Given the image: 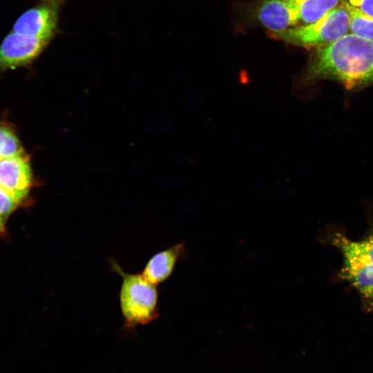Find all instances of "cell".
Segmentation results:
<instances>
[{
  "mask_svg": "<svg viewBox=\"0 0 373 373\" xmlns=\"http://www.w3.org/2000/svg\"><path fill=\"white\" fill-rule=\"evenodd\" d=\"M322 79L347 89L373 84V41L348 32L330 45L313 49L300 79L307 86Z\"/></svg>",
  "mask_w": 373,
  "mask_h": 373,
  "instance_id": "6da1fadb",
  "label": "cell"
},
{
  "mask_svg": "<svg viewBox=\"0 0 373 373\" xmlns=\"http://www.w3.org/2000/svg\"><path fill=\"white\" fill-rule=\"evenodd\" d=\"M111 266L122 278L119 305L125 326L134 327L156 319L159 316L156 285L146 280L142 273L124 272L114 260H111Z\"/></svg>",
  "mask_w": 373,
  "mask_h": 373,
  "instance_id": "7a4b0ae2",
  "label": "cell"
},
{
  "mask_svg": "<svg viewBox=\"0 0 373 373\" xmlns=\"http://www.w3.org/2000/svg\"><path fill=\"white\" fill-rule=\"evenodd\" d=\"M349 30L350 14L343 3L312 23L271 35L286 44L313 50L330 45Z\"/></svg>",
  "mask_w": 373,
  "mask_h": 373,
  "instance_id": "3957f363",
  "label": "cell"
},
{
  "mask_svg": "<svg viewBox=\"0 0 373 373\" xmlns=\"http://www.w3.org/2000/svg\"><path fill=\"white\" fill-rule=\"evenodd\" d=\"M64 0H39L21 14L11 30L51 42L59 34V16Z\"/></svg>",
  "mask_w": 373,
  "mask_h": 373,
  "instance_id": "277c9868",
  "label": "cell"
},
{
  "mask_svg": "<svg viewBox=\"0 0 373 373\" xmlns=\"http://www.w3.org/2000/svg\"><path fill=\"white\" fill-rule=\"evenodd\" d=\"M50 44L47 41L10 30L0 44V71L30 65Z\"/></svg>",
  "mask_w": 373,
  "mask_h": 373,
  "instance_id": "5b68a950",
  "label": "cell"
},
{
  "mask_svg": "<svg viewBox=\"0 0 373 373\" xmlns=\"http://www.w3.org/2000/svg\"><path fill=\"white\" fill-rule=\"evenodd\" d=\"M247 17L274 34L298 26L289 0H260L249 6Z\"/></svg>",
  "mask_w": 373,
  "mask_h": 373,
  "instance_id": "8992f818",
  "label": "cell"
},
{
  "mask_svg": "<svg viewBox=\"0 0 373 373\" xmlns=\"http://www.w3.org/2000/svg\"><path fill=\"white\" fill-rule=\"evenodd\" d=\"M32 185V171L26 153L0 160V186L21 204L28 200Z\"/></svg>",
  "mask_w": 373,
  "mask_h": 373,
  "instance_id": "52a82bcc",
  "label": "cell"
},
{
  "mask_svg": "<svg viewBox=\"0 0 373 373\" xmlns=\"http://www.w3.org/2000/svg\"><path fill=\"white\" fill-rule=\"evenodd\" d=\"M186 252L185 244H176L154 254L146 262L142 274L155 285L167 280L173 273L177 262Z\"/></svg>",
  "mask_w": 373,
  "mask_h": 373,
  "instance_id": "ba28073f",
  "label": "cell"
},
{
  "mask_svg": "<svg viewBox=\"0 0 373 373\" xmlns=\"http://www.w3.org/2000/svg\"><path fill=\"white\" fill-rule=\"evenodd\" d=\"M341 272L364 298L373 300V264L344 256Z\"/></svg>",
  "mask_w": 373,
  "mask_h": 373,
  "instance_id": "9c48e42d",
  "label": "cell"
},
{
  "mask_svg": "<svg viewBox=\"0 0 373 373\" xmlns=\"http://www.w3.org/2000/svg\"><path fill=\"white\" fill-rule=\"evenodd\" d=\"M298 26L312 23L344 3V0H289ZM297 26V27H298Z\"/></svg>",
  "mask_w": 373,
  "mask_h": 373,
  "instance_id": "30bf717a",
  "label": "cell"
},
{
  "mask_svg": "<svg viewBox=\"0 0 373 373\" xmlns=\"http://www.w3.org/2000/svg\"><path fill=\"white\" fill-rule=\"evenodd\" d=\"M333 243L341 250L343 256H348L373 264V233L368 238L358 241L348 239L341 234H336Z\"/></svg>",
  "mask_w": 373,
  "mask_h": 373,
  "instance_id": "8fae6325",
  "label": "cell"
},
{
  "mask_svg": "<svg viewBox=\"0 0 373 373\" xmlns=\"http://www.w3.org/2000/svg\"><path fill=\"white\" fill-rule=\"evenodd\" d=\"M26 153L14 128L0 122V160Z\"/></svg>",
  "mask_w": 373,
  "mask_h": 373,
  "instance_id": "7c38bea8",
  "label": "cell"
},
{
  "mask_svg": "<svg viewBox=\"0 0 373 373\" xmlns=\"http://www.w3.org/2000/svg\"><path fill=\"white\" fill-rule=\"evenodd\" d=\"M346 6L350 14L349 32L373 41V19L357 9Z\"/></svg>",
  "mask_w": 373,
  "mask_h": 373,
  "instance_id": "4fadbf2b",
  "label": "cell"
},
{
  "mask_svg": "<svg viewBox=\"0 0 373 373\" xmlns=\"http://www.w3.org/2000/svg\"><path fill=\"white\" fill-rule=\"evenodd\" d=\"M21 204L0 186V237L6 233V224L11 214Z\"/></svg>",
  "mask_w": 373,
  "mask_h": 373,
  "instance_id": "5bb4252c",
  "label": "cell"
},
{
  "mask_svg": "<svg viewBox=\"0 0 373 373\" xmlns=\"http://www.w3.org/2000/svg\"><path fill=\"white\" fill-rule=\"evenodd\" d=\"M344 3L373 19V0H344Z\"/></svg>",
  "mask_w": 373,
  "mask_h": 373,
  "instance_id": "9a60e30c",
  "label": "cell"
},
{
  "mask_svg": "<svg viewBox=\"0 0 373 373\" xmlns=\"http://www.w3.org/2000/svg\"><path fill=\"white\" fill-rule=\"evenodd\" d=\"M372 233H373V232H372Z\"/></svg>",
  "mask_w": 373,
  "mask_h": 373,
  "instance_id": "2e32d148",
  "label": "cell"
}]
</instances>
